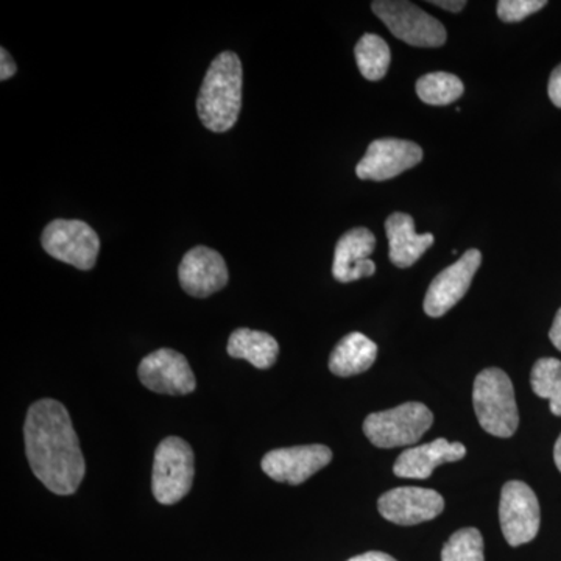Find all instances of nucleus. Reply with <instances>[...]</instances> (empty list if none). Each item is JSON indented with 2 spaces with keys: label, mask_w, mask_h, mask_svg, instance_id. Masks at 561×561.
I'll return each mask as SVG.
<instances>
[{
  "label": "nucleus",
  "mask_w": 561,
  "mask_h": 561,
  "mask_svg": "<svg viewBox=\"0 0 561 561\" xmlns=\"http://www.w3.org/2000/svg\"><path fill=\"white\" fill-rule=\"evenodd\" d=\"M195 478L194 451L190 443L180 437H169L154 453L151 490L162 505H173L186 497Z\"/></svg>",
  "instance_id": "nucleus-4"
},
{
  "label": "nucleus",
  "mask_w": 561,
  "mask_h": 561,
  "mask_svg": "<svg viewBox=\"0 0 561 561\" xmlns=\"http://www.w3.org/2000/svg\"><path fill=\"white\" fill-rule=\"evenodd\" d=\"M354 55H356L357 68L365 79L379 81L386 77L387 70L390 68L391 51L389 44L381 36L375 35V33H365L357 41Z\"/></svg>",
  "instance_id": "nucleus-20"
},
{
  "label": "nucleus",
  "mask_w": 561,
  "mask_h": 561,
  "mask_svg": "<svg viewBox=\"0 0 561 561\" xmlns=\"http://www.w3.org/2000/svg\"><path fill=\"white\" fill-rule=\"evenodd\" d=\"M243 69L234 51H221L210 62L198 92L197 113L213 133L230 131L242 110Z\"/></svg>",
  "instance_id": "nucleus-2"
},
{
  "label": "nucleus",
  "mask_w": 561,
  "mask_h": 561,
  "mask_svg": "<svg viewBox=\"0 0 561 561\" xmlns=\"http://www.w3.org/2000/svg\"><path fill=\"white\" fill-rule=\"evenodd\" d=\"M391 264L409 268L434 245V234H416L415 224L409 214L394 213L386 220Z\"/></svg>",
  "instance_id": "nucleus-17"
},
{
  "label": "nucleus",
  "mask_w": 561,
  "mask_h": 561,
  "mask_svg": "<svg viewBox=\"0 0 561 561\" xmlns=\"http://www.w3.org/2000/svg\"><path fill=\"white\" fill-rule=\"evenodd\" d=\"M373 13L387 25L391 35L413 47H442L446 43V28L440 21L408 0H376Z\"/></svg>",
  "instance_id": "nucleus-6"
},
{
  "label": "nucleus",
  "mask_w": 561,
  "mask_h": 561,
  "mask_svg": "<svg viewBox=\"0 0 561 561\" xmlns=\"http://www.w3.org/2000/svg\"><path fill=\"white\" fill-rule=\"evenodd\" d=\"M553 460H556L557 468L561 472V435L556 443V448H553Z\"/></svg>",
  "instance_id": "nucleus-30"
},
{
  "label": "nucleus",
  "mask_w": 561,
  "mask_h": 561,
  "mask_svg": "<svg viewBox=\"0 0 561 561\" xmlns=\"http://www.w3.org/2000/svg\"><path fill=\"white\" fill-rule=\"evenodd\" d=\"M348 561H398V560H394L393 557L389 556V553L371 551V552L362 553V556L353 557V559H350Z\"/></svg>",
  "instance_id": "nucleus-29"
},
{
  "label": "nucleus",
  "mask_w": 561,
  "mask_h": 561,
  "mask_svg": "<svg viewBox=\"0 0 561 561\" xmlns=\"http://www.w3.org/2000/svg\"><path fill=\"white\" fill-rule=\"evenodd\" d=\"M179 278L187 295L208 298L227 286L230 275L227 262L219 251L198 245L184 254L179 267Z\"/></svg>",
  "instance_id": "nucleus-14"
},
{
  "label": "nucleus",
  "mask_w": 561,
  "mask_h": 561,
  "mask_svg": "<svg viewBox=\"0 0 561 561\" xmlns=\"http://www.w3.org/2000/svg\"><path fill=\"white\" fill-rule=\"evenodd\" d=\"M375 249V234L367 228L345 232L335 245L332 276L339 283H353L375 275L376 264L370 260Z\"/></svg>",
  "instance_id": "nucleus-15"
},
{
  "label": "nucleus",
  "mask_w": 561,
  "mask_h": 561,
  "mask_svg": "<svg viewBox=\"0 0 561 561\" xmlns=\"http://www.w3.org/2000/svg\"><path fill=\"white\" fill-rule=\"evenodd\" d=\"M549 99L557 108H561V65L557 66L551 73V79H549Z\"/></svg>",
  "instance_id": "nucleus-25"
},
{
  "label": "nucleus",
  "mask_w": 561,
  "mask_h": 561,
  "mask_svg": "<svg viewBox=\"0 0 561 561\" xmlns=\"http://www.w3.org/2000/svg\"><path fill=\"white\" fill-rule=\"evenodd\" d=\"M549 339H551L553 346L561 351V308L557 312L556 319H553L551 331H549Z\"/></svg>",
  "instance_id": "nucleus-27"
},
{
  "label": "nucleus",
  "mask_w": 561,
  "mask_h": 561,
  "mask_svg": "<svg viewBox=\"0 0 561 561\" xmlns=\"http://www.w3.org/2000/svg\"><path fill=\"white\" fill-rule=\"evenodd\" d=\"M548 5L546 0H500L497 2V16L502 22H522L530 14L537 13Z\"/></svg>",
  "instance_id": "nucleus-24"
},
{
  "label": "nucleus",
  "mask_w": 561,
  "mask_h": 561,
  "mask_svg": "<svg viewBox=\"0 0 561 561\" xmlns=\"http://www.w3.org/2000/svg\"><path fill=\"white\" fill-rule=\"evenodd\" d=\"M41 245L54 260L91 271L98 262L101 239L87 221L57 219L44 228Z\"/></svg>",
  "instance_id": "nucleus-7"
},
{
  "label": "nucleus",
  "mask_w": 561,
  "mask_h": 561,
  "mask_svg": "<svg viewBox=\"0 0 561 561\" xmlns=\"http://www.w3.org/2000/svg\"><path fill=\"white\" fill-rule=\"evenodd\" d=\"M472 404L482 430L494 437L508 438L518 430L515 389L507 373L501 368L479 373L472 387Z\"/></svg>",
  "instance_id": "nucleus-3"
},
{
  "label": "nucleus",
  "mask_w": 561,
  "mask_h": 561,
  "mask_svg": "<svg viewBox=\"0 0 561 561\" xmlns=\"http://www.w3.org/2000/svg\"><path fill=\"white\" fill-rule=\"evenodd\" d=\"M431 3L440 7V9L451 11V13H460V11L467 7L465 0H434V2Z\"/></svg>",
  "instance_id": "nucleus-28"
},
{
  "label": "nucleus",
  "mask_w": 561,
  "mask_h": 561,
  "mask_svg": "<svg viewBox=\"0 0 561 561\" xmlns=\"http://www.w3.org/2000/svg\"><path fill=\"white\" fill-rule=\"evenodd\" d=\"M465 456L467 448L461 443L437 438L426 445L405 449L394 461L393 472L402 479H427L435 468L449 461L461 460Z\"/></svg>",
  "instance_id": "nucleus-16"
},
{
  "label": "nucleus",
  "mask_w": 561,
  "mask_h": 561,
  "mask_svg": "<svg viewBox=\"0 0 561 561\" xmlns=\"http://www.w3.org/2000/svg\"><path fill=\"white\" fill-rule=\"evenodd\" d=\"M434 415L421 402H405L390 411L371 413L364 421L368 440L378 448L415 445L431 430Z\"/></svg>",
  "instance_id": "nucleus-5"
},
{
  "label": "nucleus",
  "mask_w": 561,
  "mask_h": 561,
  "mask_svg": "<svg viewBox=\"0 0 561 561\" xmlns=\"http://www.w3.org/2000/svg\"><path fill=\"white\" fill-rule=\"evenodd\" d=\"M378 357V345L362 332H351L337 343L330 357V370L341 378L370 370Z\"/></svg>",
  "instance_id": "nucleus-18"
},
{
  "label": "nucleus",
  "mask_w": 561,
  "mask_h": 561,
  "mask_svg": "<svg viewBox=\"0 0 561 561\" xmlns=\"http://www.w3.org/2000/svg\"><path fill=\"white\" fill-rule=\"evenodd\" d=\"M531 390L551 401V412L561 416V360L542 357L535 362L530 376Z\"/></svg>",
  "instance_id": "nucleus-22"
},
{
  "label": "nucleus",
  "mask_w": 561,
  "mask_h": 561,
  "mask_svg": "<svg viewBox=\"0 0 561 561\" xmlns=\"http://www.w3.org/2000/svg\"><path fill=\"white\" fill-rule=\"evenodd\" d=\"M332 460V451L324 445L294 446L273 449L261 461L262 471L276 482L300 485L323 470Z\"/></svg>",
  "instance_id": "nucleus-11"
},
{
  "label": "nucleus",
  "mask_w": 561,
  "mask_h": 561,
  "mask_svg": "<svg viewBox=\"0 0 561 561\" xmlns=\"http://www.w3.org/2000/svg\"><path fill=\"white\" fill-rule=\"evenodd\" d=\"M463 91V83L454 73H426L416 81V94H419L420 101L432 106L451 105L459 101Z\"/></svg>",
  "instance_id": "nucleus-21"
},
{
  "label": "nucleus",
  "mask_w": 561,
  "mask_h": 561,
  "mask_svg": "<svg viewBox=\"0 0 561 561\" xmlns=\"http://www.w3.org/2000/svg\"><path fill=\"white\" fill-rule=\"evenodd\" d=\"M442 561H485L481 531L474 527L457 530L443 546Z\"/></svg>",
  "instance_id": "nucleus-23"
},
{
  "label": "nucleus",
  "mask_w": 561,
  "mask_h": 561,
  "mask_svg": "<svg viewBox=\"0 0 561 561\" xmlns=\"http://www.w3.org/2000/svg\"><path fill=\"white\" fill-rule=\"evenodd\" d=\"M482 264L479 250H468L456 264L449 265L432 280L424 298V312L432 319L445 316L467 295L472 278Z\"/></svg>",
  "instance_id": "nucleus-9"
},
{
  "label": "nucleus",
  "mask_w": 561,
  "mask_h": 561,
  "mask_svg": "<svg viewBox=\"0 0 561 561\" xmlns=\"http://www.w3.org/2000/svg\"><path fill=\"white\" fill-rule=\"evenodd\" d=\"M16 62L11 58L10 51H7L5 47L0 49V80L5 81L16 73Z\"/></svg>",
  "instance_id": "nucleus-26"
},
{
  "label": "nucleus",
  "mask_w": 561,
  "mask_h": 561,
  "mask_svg": "<svg viewBox=\"0 0 561 561\" xmlns=\"http://www.w3.org/2000/svg\"><path fill=\"white\" fill-rule=\"evenodd\" d=\"M227 351L234 359H243L260 370H267L278 359L279 345L267 332L239 328L230 335Z\"/></svg>",
  "instance_id": "nucleus-19"
},
{
  "label": "nucleus",
  "mask_w": 561,
  "mask_h": 561,
  "mask_svg": "<svg viewBox=\"0 0 561 561\" xmlns=\"http://www.w3.org/2000/svg\"><path fill=\"white\" fill-rule=\"evenodd\" d=\"M379 513L398 526H415L431 522L445 511V500L437 491L420 486H400L383 493L378 501Z\"/></svg>",
  "instance_id": "nucleus-13"
},
{
  "label": "nucleus",
  "mask_w": 561,
  "mask_h": 561,
  "mask_svg": "<svg viewBox=\"0 0 561 561\" xmlns=\"http://www.w3.org/2000/svg\"><path fill=\"white\" fill-rule=\"evenodd\" d=\"M138 375L144 387L162 394H190L197 387L190 362L179 351L161 348L144 357Z\"/></svg>",
  "instance_id": "nucleus-12"
},
{
  "label": "nucleus",
  "mask_w": 561,
  "mask_h": 561,
  "mask_svg": "<svg viewBox=\"0 0 561 561\" xmlns=\"http://www.w3.org/2000/svg\"><path fill=\"white\" fill-rule=\"evenodd\" d=\"M500 523L505 540L513 548L535 540L540 530V502L527 483L511 481L502 486Z\"/></svg>",
  "instance_id": "nucleus-8"
},
{
  "label": "nucleus",
  "mask_w": 561,
  "mask_h": 561,
  "mask_svg": "<svg viewBox=\"0 0 561 561\" xmlns=\"http://www.w3.org/2000/svg\"><path fill=\"white\" fill-rule=\"evenodd\" d=\"M25 453L36 478L60 496L79 490L87 465L68 409L41 400L28 409L24 424Z\"/></svg>",
  "instance_id": "nucleus-1"
},
{
  "label": "nucleus",
  "mask_w": 561,
  "mask_h": 561,
  "mask_svg": "<svg viewBox=\"0 0 561 561\" xmlns=\"http://www.w3.org/2000/svg\"><path fill=\"white\" fill-rule=\"evenodd\" d=\"M423 161L419 144L404 139H376L356 168L360 180L387 181Z\"/></svg>",
  "instance_id": "nucleus-10"
}]
</instances>
